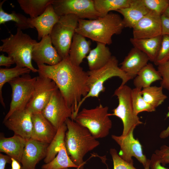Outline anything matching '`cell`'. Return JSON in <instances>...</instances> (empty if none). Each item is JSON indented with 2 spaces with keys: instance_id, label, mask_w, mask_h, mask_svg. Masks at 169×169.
I'll return each mask as SVG.
<instances>
[{
  "instance_id": "603a6c76",
  "label": "cell",
  "mask_w": 169,
  "mask_h": 169,
  "mask_svg": "<svg viewBox=\"0 0 169 169\" xmlns=\"http://www.w3.org/2000/svg\"><path fill=\"white\" fill-rule=\"evenodd\" d=\"M26 141L15 134L10 137H1L0 151L20 163Z\"/></svg>"
},
{
  "instance_id": "ab89813d",
  "label": "cell",
  "mask_w": 169,
  "mask_h": 169,
  "mask_svg": "<svg viewBox=\"0 0 169 169\" xmlns=\"http://www.w3.org/2000/svg\"><path fill=\"white\" fill-rule=\"evenodd\" d=\"M162 35L169 36V18L164 14L161 16Z\"/></svg>"
},
{
  "instance_id": "f6af8a7d",
  "label": "cell",
  "mask_w": 169,
  "mask_h": 169,
  "mask_svg": "<svg viewBox=\"0 0 169 169\" xmlns=\"http://www.w3.org/2000/svg\"><path fill=\"white\" fill-rule=\"evenodd\" d=\"M11 169H21V166L20 163L14 159L11 158Z\"/></svg>"
},
{
  "instance_id": "7c38bea8",
  "label": "cell",
  "mask_w": 169,
  "mask_h": 169,
  "mask_svg": "<svg viewBox=\"0 0 169 169\" xmlns=\"http://www.w3.org/2000/svg\"><path fill=\"white\" fill-rule=\"evenodd\" d=\"M58 89L53 80L38 74L36 77L33 95L26 108L32 114L41 112L53 93Z\"/></svg>"
},
{
  "instance_id": "7dc6e473",
  "label": "cell",
  "mask_w": 169,
  "mask_h": 169,
  "mask_svg": "<svg viewBox=\"0 0 169 169\" xmlns=\"http://www.w3.org/2000/svg\"><path fill=\"white\" fill-rule=\"evenodd\" d=\"M144 167V169H150V159H148L146 164Z\"/></svg>"
},
{
  "instance_id": "f907efd6",
  "label": "cell",
  "mask_w": 169,
  "mask_h": 169,
  "mask_svg": "<svg viewBox=\"0 0 169 169\" xmlns=\"http://www.w3.org/2000/svg\"><path fill=\"white\" fill-rule=\"evenodd\" d=\"M88 169L87 168V169Z\"/></svg>"
},
{
  "instance_id": "bcb514c9",
  "label": "cell",
  "mask_w": 169,
  "mask_h": 169,
  "mask_svg": "<svg viewBox=\"0 0 169 169\" xmlns=\"http://www.w3.org/2000/svg\"><path fill=\"white\" fill-rule=\"evenodd\" d=\"M163 14L169 18V6L167 8Z\"/></svg>"
},
{
  "instance_id": "277c9868",
  "label": "cell",
  "mask_w": 169,
  "mask_h": 169,
  "mask_svg": "<svg viewBox=\"0 0 169 169\" xmlns=\"http://www.w3.org/2000/svg\"><path fill=\"white\" fill-rule=\"evenodd\" d=\"M0 52L6 53L14 60L16 66L27 67L34 73L38 72L32 63V51L36 40L22 30L17 28L16 33L11 34L6 38L1 39Z\"/></svg>"
},
{
  "instance_id": "d6986e66",
  "label": "cell",
  "mask_w": 169,
  "mask_h": 169,
  "mask_svg": "<svg viewBox=\"0 0 169 169\" xmlns=\"http://www.w3.org/2000/svg\"><path fill=\"white\" fill-rule=\"evenodd\" d=\"M32 120L31 138L49 144L56 135L57 130L41 112L32 114Z\"/></svg>"
},
{
  "instance_id": "5b68a950",
  "label": "cell",
  "mask_w": 169,
  "mask_h": 169,
  "mask_svg": "<svg viewBox=\"0 0 169 169\" xmlns=\"http://www.w3.org/2000/svg\"><path fill=\"white\" fill-rule=\"evenodd\" d=\"M87 73L88 84L90 91L78 105L77 114L80 106L86 99L90 97H98L101 92L105 91V88L104 84L109 79L114 77H119L122 80L120 85L125 84L128 81L132 79L119 67L118 61L114 56H112L103 67L97 70H89Z\"/></svg>"
},
{
  "instance_id": "2e32d148",
  "label": "cell",
  "mask_w": 169,
  "mask_h": 169,
  "mask_svg": "<svg viewBox=\"0 0 169 169\" xmlns=\"http://www.w3.org/2000/svg\"><path fill=\"white\" fill-rule=\"evenodd\" d=\"M32 59L37 65L44 64L54 65L62 59L53 46L50 35L36 42L32 51Z\"/></svg>"
},
{
  "instance_id": "52a82bcc",
  "label": "cell",
  "mask_w": 169,
  "mask_h": 169,
  "mask_svg": "<svg viewBox=\"0 0 169 169\" xmlns=\"http://www.w3.org/2000/svg\"><path fill=\"white\" fill-rule=\"evenodd\" d=\"M79 19L73 14L60 16L49 35L53 46L62 59L69 55Z\"/></svg>"
},
{
  "instance_id": "d590c367",
  "label": "cell",
  "mask_w": 169,
  "mask_h": 169,
  "mask_svg": "<svg viewBox=\"0 0 169 169\" xmlns=\"http://www.w3.org/2000/svg\"><path fill=\"white\" fill-rule=\"evenodd\" d=\"M141 1L150 11L160 15L164 14L169 6L168 0H141Z\"/></svg>"
},
{
  "instance_id": "d4e9b609",
  "label": "cell",
  "mask_w": 169,
  "mask_h": 169,
  "mask_svg": "<svg viewBox=\"0 0 169 169\" xmlns=\"http://www.w3.org/2000/svg\"><path fill=\"white\" fill-rule=\"evenodd\" d=\"M162 35L155 37L144 39H130V41L135 47L146 54L150 61L154 62L161 45Z\"/></svg>"
},
{
  "instance_id": "d6a6232c",
  "label": "cell",
  "mask_w": 169,
  "mask_h": 169,
  "mask_svg": "<svg viewBox=\"0 0 169 169\" xmlns=\"http://www.w3.org/2000/svg\"><path fill=\"white\" fill-rule=\"evenodd\" d=\"M6 1L3 0L0 2V24L11 21L15 23L17 28L22 30L31 28L28 23V18L23 14L14 11L9 13L3 10L2 5Z\"/></svg>"
},
{
  "instance_id": "4dcf8cb0",
  "label": "cell",
  "mask_w": 169,
  "mask_h": 169,
  "mask_svg": "<svg viewBox=\"0 0 169 169\" xmlns=\"http://www.w3.org/2000/svg\"><path fill=\"white\" fill-rule=\"evenodd\" d=\"M67 128L65 123L57 130V133L47 148L46 154L44 159L45 163L53 160L57 155L61 145L65 141V137Z\"/></svg>"
},
{
  "instance_id": "8d00e7d4",
  "label": "cell",
  "mask_w": 169,
  "mask_h": 169,
  "mask_svg": "<svg viewBox=\"0 0 169 169\" xmlns=\"http://www.w3.org/2000/svg\"><path fill=\"white\" fill-rule=\"evenodd\" d=\"M110 153L113 161V169H138L134 166L133 164L129 163L123 160L115 149H110Z\"/></svg>"
},
{
  "instance_id": "4316f807",
  "label": "cell",
  "mask_w": 169,
  "mask_h": 169,
  "mask_svg": "<svg viewBox=\"0 0 169 169\" xmlns=\"http://www.w3.org/2000/svg\"><path fill=\"white\" fill-rule=\"evenodd\" d=\"M54 0H18L21 9L30 18H36L42 14Z\"/></svg>"
},
{
  "instance_id": "f35d334b",
  "label": "cell",
  "mask_w": 169,
  "mask_h": 169,
  "mask_svg": "<svg viewBox=\"0 0 169 169\" xmlns=\"http://www.w3.org/2000/svg\"><path fill=\"white\" fill-rule=\"evenodd\" d=\"M152 155L163 166L169 163V146L163 145L156 150Z\"/></svg>"
},
{
  "instance_id": "30bf717a",
  "label": "cell",
  "mask_w": 169,
  "mask_h": 169,
  "mask_svg": "<svg viewBox=\"0 0 169 169\" xmlns=\"http://www.w3.org/2000/svg\"><path fill=\"white\" fill-rule=\"evenodd\" d=\"M52 4L59 16L73 14L89 20L101 17L95 9L93 0H54Z\"/></svg>"
},
{
  "instance_id": "8992f818",
  "label": "cell",
  "mask_w": 169,
  "mask_h": 169,
  "mask_svg": "<svg viewBox=\"0 0 169 169\" xmlns=\"http://www.w3.org/2000/svg\"><path fill=\"white\" fill-rule=\"evenodd\" d=\"M108 107L100 104L90 109L85 108L79 112L74 121L86 128L95 139L106 137L112 128Z\"/></svg>"
},
{
  "instance_id": "ba28073f",
  "label": "cell",
  "mask_w": 169,
  "mask_h": 169,
  "mask_svg": "<svg viewBox=\"0 0 169 169\" xmlns=\"http://www.w3.org/2000/svg\"><path fill=\"white\" fill-rule=\"evenodd\" d=\"M131 90L125 84L120 85L115 90L113 95L117 97L118 105L113 110L112 113L109 114V116H115L121 120L123 126L121 135L123 136L127 135L137 126L143 123L134 112L131 101Z\"/></svg>"
},
{
  "instance_id": "484cf974",
  "label": "cell",
  "mask_w": 169,
  "mask_h": 169,
  "mask_svg": "<svg viewBox=\"0 0 169 169\" xmlns=\"http://www.w3.org/2000/svg\"><path fill=\"white\" fill-rule=\"evenodd\" d=\"M161 79L158 70L156 69L152 64L148 63L135 78L133 84L135 88L142 89L150 86L153 82Z\"/></svg>"
},
{
  "instance_id": "4fadbf2b",
  "label": "cell",
  "mask_w": 169,
  "mask_h": 169,
  "mask_svg": "<svg viewBox=\"0 0 169 169\" xmlns=\"http://www.w3.org/2000/svg\"><path fill=\"white\" fill-rule=\"evenodd\" d=\"M132 130L127 135L118 136L112 135L111 138L120 146V150L118 154L125 161L134 164L132 157L136 159L144 167L148 159L143 153L142 146L137 139L135 138Z\"/></svg>"
},
{
  "instance_id": "e0dca14e",
  "label": "cell",
  "mask_w": 169,
  "mask_h": 169,
  "mask_svg": "<svg viewBox=\"0 0 169 169\" xmlns=\"http://www.w3.org/2000/svg\"><path fill=\"white\" fill-rule=\"evenodd\" d=\"M49 145L31 138L27 140L20 161L21 169H35L36 165L45 158Z\"/></svg>"
},
{
  "instance_id": "f1b7e54d",
  "label": "cell",
  "mask_w": 169,
  "mask_h": 169,
  "mask_svg": "<svg viewBox=\"0 0 169 169\" xmlns=\"http://www.w3.org/2000/svg\"><path fill=\"white\" fill-rule=\"evenodd\" d=\"M69 167H79L71 160L66 148L65 141L61 145L55 158L49 162L41 166L42 169H63Z\"/></svg>"
},
{
  "instance_id": "9c48e42d",
  "label": "cell",
  "mask_w": 169,
  "mask_h": 169,
  "mask_svg": "<svg viewBox=\"0 0 169 169\" xmlns=\"http://www.w3.org/2000/svg\"><path fill=\"white\" fill-rule=\"evenodd\" d=\"M36 77L26 74L16 78L8 83L12 88L11 100L9 111L3 121L14 112L26 108L33 95Z\"/></svg>"
},
{
  "instance_id": "8fae6325",
  "label": "cell",
  "mask_w": 169,
  "mask_h": 169,
  "mask_svg": "<svg viewBox=\"0 0 169 169\" xmlns=\"http://www.w3.org/2000/svg\"><path fill=\"white\" fill-rule=\"evenodd\" d=\"M41 113L58 130L68 118L71 119L73 111L58 89L53 93Z\"/></svg>"
},
{
  "instance_id": "ac0fdd59",
  "label": "cell",
  "mask_w": 169,
  "mask_h": 169,
  "mask_svg": "<svg viewBox=\"0 0 169 169\" xmlns=\"http://www.w3.org/2000/svg\"><path fill=\"white\" fill-rule=\"evenodd\" d=\"M60 16L55 12L52 4L49 5L45 11L38 17L28 18L31 28H35L38 32V39L40 40L44 36L49 35Z\"/></svg>"
},
{
  "instance_id": "74e56055",
  "label": "cell",
  "mask_w": 169,
  "mask_h": 169,
  "mask_svg": "<svg viewBox=\"0 0 169 169\" xmlns=\"http://www.w3.org/2000/svg\"><path fill=\"white\" fill-rule=\"evenodd\" d=\"M157 66V70L162 78L161 86L169 92V60Z\"/></svg>"
},
{
  "instance_id": "816d5d0a",
  "label": "cell",
  "mask_w": 169,
  "mask_h": 169,
  "mask_svg": "<svg viewBox=\"0 0 169 169\" xmlns=\"http://www.w3.org/2000/svg\"></svg>"
},
{
  "instance_id": "b9f144b4",
  "label": "cell",
  "mask_w": 169,
  "mask_h": 169,
  "mask_svg": "<svg viewBox=\"0 0 169 169\" xmlns=\"http://www.w3.org/2000/svg\"><path fill=\"white\" fill-rule=\"evenodd\" d=\"M150 169H169L161 165L160 161L152 155L150 160Z\"/></svg>"
},
{
  "instance_id": "ffe728a7",
  "label": "cell",
  "mask_w": 169,
  "mask_h": 169,
  "mask_svg": "<svg viewBox=\"0 0 169 169\" xmlns=\"http://www.w3.org/2000/svg\"><path fill=\"white\" fill-rule=\"evenodd\" d=\"M149 60L146 54L133 47L120 64V68L132 79L148 64Z\"/></svg>"
},
{
  "instance_id": "3957f363",
  "label": "cell",
  "mask_w": 169,
  "mask_h": 169,
  "mask_svg": "<svg viewBox=\"0 0 169 169\" xmlns=\"http://www.w3.org/2000/svg\"><path fill=\"white\" fill-rule=\"evenodd\" d=\"M67 128L65 144L67 153L74 163L80 169H84L83 158L89 152L99 146L100 142L86 127L68 118L65 122Z\"/></svg>"
},
{
  "instance_id": "836d02e7",
  "label": "cell",
  "mask_w": 169,
  "mask_h": 169,
  "mask_svg": "<svg viewBox=\"0 0 169 169\" xmlns=\"http://www.w3.org/2000/svg\"><path fill=\"white\" fill-rule=\"evenodd\" d=\"M141 90L136 88L131 90L133 108L135 114L137 115L142 112H152L156 110V108L148 104L143 99L141 94Z\"/></svg>"
},
{
  "instance_id": "cb8c5ba5",
  "label": "cell",
  "mask_w": 169,
  "mask_h": 169,
  "mask_svg": "<svg viewBox=\"0 0 169 169\" xmlns=\"http://www.w3.org/2000/svg\"><path fill=\"white\" fill-rule=\"evenodd\" d=\"M112 56L106 45L97 42L96 47L91 50L86 57L89 70H97L103 67Z\"/></svg>"
},
{
  "instance_id": "ee69618b",
  "label": "cell",
  "mask_w": 169,
  "mask_h": 169,
  "mask_svg": "<svg viewBox=\"0 0 169 169\" xmlns=\"http://www.w3.org/2000/svg\"><path fill=\"white\" fill-rule=\"evenodd\" d=\"M168 111L166 115V118L169 119V107L168 108ZM169 136V124L167 128L162 131L160 133L159 137L161 139H165Z\"/></svg>"
},
{
  "instance_id": "7a4b0ae2",
  "label": "cell",
  "mask_w": 169,
  "mask_h": 169,
  "mask_svg": "<svg viewBox=\"0 0 169 169\" xmlns=\"http://www.w3.org/2000/svg\"><path fill=\"white\" fill-rule=\"evenodd\" d=\"M124 28L123 19L120 15L110 12L95 19H79L75 33L96 43L110 45L112 42V36L120 34Z\"/></svg>"
},
{
  "instance_id": "5bb4252c",
  "label": "cell",
  "mask_w": 169,
  "mask_h": 169,
  "mask_svg": "<svg viewBox=\"0 0 169 169\" xmlns=\"http://www.w3.org/2000/svg\"><path fill=\"white\" fill-rule=\"evenodd\" d=\"M161 16L150 11L132 28L133 38L144 39L161 35Z\"/></svg>"
},
{
  "instance_id": "e575fe53",
  "label": "cell",
  "mask_w": 169,
  "mask_h": 169,
  "mask_svg": "<svg viewBox=\"0 0 169 169\" xmlns=\"http://www.w3.org/2000/svg\"><path fill=\"white\" fill-rule=\"evenodd\" d=\"M169 60V36L162 35L161 46L156 58L154 62L156 65Z\"/></svg>"
},
{
  "instance_id": "1f68e13d",
  "label": "cell",
  "mask_w": 169,
  "mask_h": 169,
  "mask_svg": "<svg viewBox=\"0 0 169 169\" xmlns=\"http://www.w3.org/2000/svg\"><path fill=\"white\" fill-rule=\"evenodd\" d=\"M163 88L161 86H150L142 89L141 94L144 100L156 108L167 98L163 92Z\"/></svg>"
},
{
  "instance_id": "7bdbcfd3",
  "label": "cell",
  "mask_w": 169,
  "mask_h": 169,
  "mask_svg": "<svg viewBox=\"0 0 169 169\" xmlns=\"http://www.w3.org/2000/svg\"><path fill=\"white\" fill-rule=\"evenodd\" d=\"M11 158L7 155L0 154V169H5L7 163H11Z\"/></svg>"
},
{
  "instance_id": "f546056e",
  "label": "cell",
  "mask_w": 169,
  "mask_h": 169,
  "mask_svg": "<svg viewBox=\"0 0 169 169\" xmlns=\"http://www.w3.org/2000/svg\"><path fill=\"white\" fill-rule=\"evenodd\" d=\"M132 0H93L95 8L101 17L112 11L128 7Z\"/></svg>"
},
{
  "instance_id": "9a60e30c",
  "label": "cell",
  "mask_w": 169,
  "mask_h": 169,
  "mask_svg": "<svg viewBox=\"0 0 169 169\" xmlns=\"http://www.w3.org/2000/svg\"><path fill=\"white\" fill-rule=\"evenodd\" d=\"M32 113L27 109L13 112L6 120L3 121L5 126L14 134L28 140L31 138L33 128Z\"/></svg>"
},
{
  "instance_id": "83f0119b",
  "label": "cell",
  "mask_w": 169,
  "mask_h": 169,
  "mask_svg": "<svg viewBox=\"0 0 169 169\" xmlns=\"http://www.w3.org/2000/svg\"><path fill=\"white\" fill-rule=\"evenodd\" d=\"M31 70L27 67L17 66L11 68L0 69V102L4 108L5 105L3 96L2 89L4 85L13 79L26 74H29Z\"/></svg>"
},
{
  "instance_id": "60d3db41",
  "label": "cell",
  "mask_w": 169,
  "mask_h": 169,
  "mask_svg": "<svg viewBox=\"0 0 169 169\" xmlns=\"http://www.w3.org/2000/svg\"><path fill=\"white\" fill-rule=\"evenodd\" d=\"M15 64L13 59L8 56H6L2 54L0 55V66L9 67L12 64Z\"/></svg>"
},
{
  "instance_id": "44dd1931",
  "label": "cell",
  "mask_w": 169,
  "mask_h": 169,
  "mask_svg": "<svg viewBox=\"0 0 169 169\" xmlns=\"http://www.w3.org/2000/svg\"><path fill=\"white\" fill-rule=\"evenodd\" d=\"M150 11L141 0H132L130 6L117 11L123 16L125 28H133Z\"/></svg>"
},
{
  "instance_id": "6da1fadb",
  "label": "cell",
  "mask_w": 169,
  "mask_h": 169,
  "mask_svg": "<svg viewBox=\"0 0 169 169\" xmlns=\"http://www.w3.org/2000/svg\"><path fill=\"white\" fill-rule=\"evenodd\" d=\"M38 74L47 77L56 84L68 106L73 111L71 119L77 115L78 105L88 94L87 72L73 63L69 55L58 64L37 65Z\"/></svg>"
},
{
  "instance_id": "c3c4849f",
  "label": "cell",
  "mask_w": 169,
  "mask_h": 169,
  "mask_svg": "<svg viewBox=\"0 0 169 169\" xmlns=\"http://www.w3.org/2000/svg\"><path fill=\"white\" fill-rule=\"evenodd\" d=\"M69 169L68 168H64V169ZM80 169V168L79 167H78L77 168H76V169Z\"/></svg>"
},
{
  "instance_id": "7402d4cb",
  "label": "cell",
  "mask_w": 169,
  "mask_h": 169,
  "mask_svg": "<svg viewBox=\"0 0 169 169\" xmlns=\"http://www.w3.org/2000/svg\"><path fill=\"white\" fill-rule=\"evenodd\" d=\"M91 44L90 40H87L83 36L75 33L69 52V57L71 62L80 66L91 50Z\"/></svg>"
},
{
  "instance_id": "681fc988",
  "label": "cell",
  "mask_w": 169,
  "mask_h": 169,
  "mask_svg": "<svg viewBox=\"0 0 169 169\" xmlns=\"http://www.w3.org/2000/svg\"><path fill=\"white\" fill-rule=\"evenodd\" d=\"M168 1H169V0H168Z\"/></svg>"
}]
</instances>
